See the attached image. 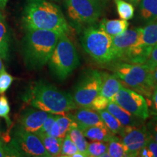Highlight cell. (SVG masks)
<instances>
[{"label": "cell", "mask_w": 157, "mask_h": 157, "mask_svg": "<svg viewBox=\"0 0 157 157\" xmlns=\"http://www.w3.org/2000/svg\"><path fill=\"white\" fill-rule=\"evenodd\" d=\"M22 99L31 107L52 114H65L77 108L71 94L43 81L29 86Z\"/></svg>", "instance_id": "cell-1"}, {"label": "cell", "mask_w": 157, "mask_h": 157, "mask_svg": "<svg viewBox=\"0 0 157 157\" xmlns=\"http://www.w3.org/2000/svg\"><path fill=\"white\" fill-rule=\"evenodd\" d=\"M22 21L25 30L42 29L60 34L69 32V25L61 10L48 0H26Z\"/></svg>", "instance_id": "cell-2"}, {"label": "cell", "mask_w": 157, "mask_h": 157, "mask_svg": "<svg viewBox=\"0 0 157 157\" xmlns=\"http://www.w3.org/2000/svg\"><path fill=\"white\" fill-rule=\"evenodd\" d=\"M60 34L42 29H26L22 42V54L26 67L39 70L48 63Z\"/></svg>", "instance_id": "cell-3"}, {"label": "cell", "mask_w": 157, "mask_h": 157, "mask_svg": "<svg viewBox=\"0 0 157 157\" xmlns=\"http://www.w3.org/2000/svg\"><path fill=\"white\" fill-rule=\"evenodd\" d=\"M113 74L129 89L148 98L151 97L155 82L153 70L146 64H132L118 61L111 66Z\"/></svg>", "instance_id": "cell-4"}, {"label": "cell", "mask_w": 157, "mask_h": 157, "mask_svg": "<svg viewBox=\"0 0 157 157\" xmlns=\"http://www.w3.org/2000/svg\"><path fill=\"white\" fill-rule=\"evenodd\" d=\"M51 73L60 81L66 79L79 65L75 45L67 36L61 34L48 61Z\"/></svg>", "instance_id": "cell-5"}, {"label": "cell", "mask_w": 157, "mask_h": 157, "mask_svg": "<svg viewBox=\"0 0 157 157\" xmlns=\"http://www.w3.org/2000/svg\"><path fill=\"white\" fill-rule=\"evenodd\" d=\"M81 40L84 51L95 62L105 64L114 61L112 37L100 28L88 27Z\"/></svg>", "instance_id": "cell-6"}, {"label": "cell", "mask_w": 157, "mask_h": 157, "mask_svg": "<svg viewBox=\"0 0 157 157\" xmlns=\"http://www.w3.org/2000/svg\"><path fill=\"white\" fill-rule=\"evenodd\" d=\"M103 72L90 70L84 72L74 90L72 98L77 107L90 109L94 99L100 95Z\"/></svg>", "instance_id": "cell-7"}, {"label": "cell", "mask_w": 157, "mask_h": 157, "mask_svg": "<svg viewBox=\"0 0 157 157\" xmlns=\"http://www.w3.org/2000/svg\"><path fill=\"white\" fill-rule=\"evenodd\" d=\"M104 5L100 0H66L68 16L76 25L96 22L103 13Z\"/></svg>", "instance_id": "cell-8"}, {"label": "cell", "mask_w": 157, "mask_h": 157, "mask_svg": "<svg viewBox=\"0 0 157 157\" xmlns=\"http://www.w3.org/2000/svg\"><path fill=\"white\" fill-rule=\"evenodd\" d=\"M9 144L20 156L51 157L38 135L27 132L18 125L13 130Z\"/></svg>", "instance_id": "cell-9"}, {"label": "cell", "mask_w": 157, "mask_h": 157, "mask_svg": "<svg viewBox=\"0 0 157 157\" xmlns=\"http://www.w3.org/2000/svg\"><path fill=\"white\" fill-rule=\"evenodd\" d=\"M135 117L146 120L150 117L146 100L141 94L127 87L121 88L113 96L112 101Z\"/></svg>", "instance_id": "cell-10"}, {"label": "cell", "mask_w": 157, "mask_h": 157, "mask_svg": "<svg viewBox=\"0 0 157 157\" xmlns=\"http://www.w3.org/2000/svg\"><path fill=\"white\" fill-rule=\"evenodd\" d=\"M120 136L126 148L127 156L130 157L138 156L141 149L146 146L151 137L145 125L124 127Z\"/></svg>", "instance_id": "cell-11"}, {"label": "cell", "mask_w": 157, "mask_h": 157, "mask_svg": "<svg viewBox=\"0 0 157 157\" xmlns=\"http://www.w3.org/2000/svg\"><path fill=\"white\" fill-rule=\"evenodd\" d=\"M50 113L32 107L23 111L18 119V126L23 129L36 133L42 126Z\"/></svg>", "instance_id": "cell-12"}, {"label": "cell", "mask_w": 157, "mask_h": 157, "mask_svg": "<svg viewBox=\"0 0 157 157\" xmlns=\"http://www.w3.org/2000/svg\"><path fill=\"white\" fill-rule=\"evenodd\" d=\"M138 29H127L120 34L112 36L114 60H119L128 49L137 42Z\"/></svg>", "instance_id": "cell-13"}, {"label": "cell", "mask_w": 157, "mask_h": 157, "mask_svg": "<svg viewBox=\"0 0 157 157\" xmlns=\"http://www.w3.org/2000/svg\"><path fill=\"white\" fill-rule=\"evenodd\" d=\"M71 114L77 124L78 128L82 131L90 127L105 125L101 116L95 110L79 107L78 109L76 108L75 111Z\"/></svg>", "instance_id": "cell-14"}, {"label": "cell", "mask_w": 157, "mask_h": 157, "mask_svg": "<svg viewBox=\"0 0 157 157\" xmlns=\"http://www.w3.org/2000/svg\"><path fill=\"white\" fill-rule=\"evenodd\" d=\"M153 47L135 43L129 48L119 60L132 64H144L148 60Z\"/></svg>", "instance_id": "cell-15"}, {"label": "cell", "mask_w": 157, "mask_h": 157, "mask_svg": "<svg viewBox=\"0 0 157 157\" xmlns=\"http://www.w3.org/2000/svg\"><path fill=\"white\" fill-rule=\"evenodd\" d=\"M106 110L114 116L124 127H139L144 123V120L128 112L115 102L110 101Z\"/></svg>", "instance_id": "cell-16"}, {"label": "cell", "mask_w": 157, "mask_h": 157, "mask_svg": "<svg viewBox=\"0 0 157 157\" xmlns=\"http://www.w3.org/2000/svg\"><path fill=\"white\" fill-rule=\"evenodd\" d=\"M122 87V83L117 76H115L114 74L103 73L101 92H100L101 95L111 101L116 93Z\"/></svg>", "instance_id": "cell-17"}, {"label": "cell", "mask_w": 157, "mask_h": 157, "mask_svg": "<svg viewBox=\"0 0 157 157\" xmlns=\"http://www.w3.org/2000/svg\"><path fill=\"white\" fill-rule=\"evenodd\" d=\"M138 29V39L136 44L148 47L157 44V20L150 21L142 28Z\"/></svg>", "instance_id": "cell-18"}, {"label": "cell", "mask_w": 157, "mask_h": 157, "mask_svg": "<svg viewBox=\"0 0 157 157\" xmlns=\"http://www.w3.org/2000/svg\"><path fill=\"white\" fill-rule=\"evenodd\" d=\"M129 23L126 20L103 18L101 21L99 28L111 37L120 34L128 29Z\"/></svg>", "instance_id": "cell-19"}, {"label": "cell", "mask_w": 157, "mask_h": 157, "mask_svg": "<svg viewBox=\"0 0 157 157\" xmlns=\"http://www.w3.org/2000/svg\"><path fill=\"white\" fill-rule=\"evenodd\" d=\"M84 137L91 140L109 142L116 135L105 125L90 127L82 130Z\"/></svg>", "instance_id": "cell-20"}, {"label": "cell", "mask_w": 157, "mask_h": 157, "mask_svg": "<svg viewBox=\"0 0 157 157\" xmlns=\"http://www.w3.org/2000/svg\"><path fill=\"white\" fill-rule=\"evenodd\" d=\"M2 10L0 8V57L7 60L10 52V33Z\"/></svg>", "instance_id": "cell-21"}, {"label": "cell", "mask_w": 157, "mask_h": 157, "mask_svg": "<svg viewBox=\"0 0 157 157\" xmlns=\"http://www.w3.org/2000/svg\"><path fill=\"white\" fill-rule=\"evenodd\" d=\"M38 135L50 156H60L63 139L50 136L46 133H35Z\"/></svg>", "instance_id": "cell-22"}, {"label": "cell", "mask_w": 157, "mask_h": 157, "mask_svg": "<svg viewBox=\"0 0 157 157\" xmlns=\"http://www.w3.org/2000/svg\"><path fill=\"white\" fill-rule=\"evenodd\" d=\"M139 13L147 23L157 20V0H140Z\"/></svg>", "instance_id": "cell-23"}, {"label": "cell", "mask_w": 157, "mask_h": 157, "mask_svg": "<svg viewBox=\"0 0 157 157\" xmlns=\"http://www.w3.org/2000/svg\"><path fill=\"white\" fill-rule=\"evenodd\" d=\"M56 123L59 130V138L64 139L72 127H78L70 112L62 115H58Z\"/></svg>", "instance_id": "cell-24"}, {"label": "cell", "mask_w": 157, "mask_h": 157, "mask_svg": "<svg viewBox=\"0 0 157 157\" xmlns=\"http://www.w3.org/2000/svg\"><path fill=\"white\" fill-rule=\"evenodd\" d=\"M99 115L101 116L102 120H103L104 124L109 128L110 130L115 135H121L122 132L124 127L119 121L114 116L109 112L106 109L102 110V111H98Z\"/></svg>", "instance_id": "cell-25"}, {"label": "cell", "mask_w": 157, "mask_h": 157, "mask_svg": "<svg viewBox=\"0 0 157 157\" xmlns=\"http://www.w3.org/2000/svg\"><path fill=\"white\" fill-rule=\"evenodd\" d=\"M68 136L77 147L78 152L87 156V142L82 131L78 127H72L68 133Z\"/></svg>", "instance_id": "cell-26"}, {"label": "cell", "mask_w": 157, "mask_h": 157, "mask_svg": "<svg viewBox=\"0 0 157 157\" xmlns=\"http://www.w3.org/2000/svg\"><path fill=\"white\" fill-rule=\"evenodd\" d=\"M108 154L110 157H126L127 151L121 139L114 135L108 142Z\"/></svg>", "instance_id": "cell-27"}, {"label": "cell", "mask_w": 157, "mask_h": 157, "mask_svg": "<svg viewBox=\"0 0 157 157\" xmlns=\"http://www.w3.org/2000/svg\"><path fill=\"white\" fill-rule=\"evenodd\" d=\"M115 4L118 15L121 19L128 21L132 18L135 14V8L132 4L125 0H115Z\"/></svg>", "instance_id": "cell-28"}, {"label": "cell", "mask_w": 157, "mask_h": 157, "mask_svg": "<svg viewBox=\"0 0 157 157\" xmlns=\"http://www.w3.org/2000/svg\"><path fill=\"white\" fill-rule=\"evenodd\" d=\"M108 151V142L93 140L87 144V156L103 157Z\"/></svg>", "instance_id": "cell-29"}, {"label": "cell", "mask_w": 157, "mask_h": 157, "mask_svg": "<svg viewBox=\"0 0 157 157\" xmlns=\"http://www.w3.org/2000/svg\"><path fill=\"white\" fill-rule=\"evenodd\" d=\"M78 151L77 147L74 144V143L72 141L68 135L65 137V138L63 140L62 143V148H61V154L60 156H72Z\"/></svg>", "instance_id": "cell-30"}, {"label": "cell", "mask_w": 157, "mask_h": 157, "mask_svg": "<svg viewBox=\"0 0 157 157\" xmlns=\"http://www.w3.org/2000/svg\"><path fill=\"white\" fill-rule=\"evenodd\" d=\"M10 107L8 100L6 96H0V117L4 118L7 122V127H10L12 125V121L10 119Z\"/></svg>", "instance_id": "cell-31"}, {"label": "cell", "mask_w": 157, "mask_h": 157, "mask_svg": "<svg viewBox=\"0 0 157 157\" xmlns=\"http://www.w3.org/2000/svg\"><path fill=\"white\" fill-rule=\"evenodd\" d=\"M138 156L157 157V142L151 137L146 146L143 148L139 153Z\"/></svg>", "instance_id": "cell-32"}, {"label": "cell", "mask_w": 157, "mask_h": 157, "mask_svg": "<svg viewBox=\"0 0 157 157\" xmlns=\"http://www.w3.org/2000/svg\"><path fill=\"white\" fill-rule=\"evenodd\" d=\"M14 78L4 70L0 73V95H3L13 84Z\"/></svg>", "instance_id": "cell-33"}, {"label": "cell", "mask_w": 157, "mask_h": 157, "mask_svg": "<svg viewBox=\"0 0 157 157\" xmlns=\"http://www.w3.org/2000/svg\"><path fill=\"white\" fill-rule=\"evenodd\" d=\"M110 101L109 99H107L106 98H105L104 96L101 95L100 94L99 95H98L93 103H91V105H90V109L95 110L96 111H102V110L106 109V108L109 105Z\"/></svg>", "instance_id": "cell-34"}, {"label": "cell", "mask_w": 157, "mask_h": 157, "mask_svg": "<svg viewBox=\"0 0 157 157\" xmlns=\"http://www.w3.org/2000/svg\"><path fill=\"white\" fill-rule=\"evenodd\" d=\"M20 157L15 149L10 146L9 143L0 139V157Z\"/></svg>", "instance_id": "cell-35"}, {"label": "cell", "mask_w": 157, "mask_h": 157, "mask_svg": "<svg viewBox=\"0 0 157 157\" xmlns=\"http://www.w3.org/2000/svg\"><path fill=\"white\" fill-rule=\"evenodd\" d=\"M57 117H58V115L57 114L50 113L48 118L45 119L44 123H43L42 127H41L38 132L36 133H46V134H48V133L50 132L52 124H53L55 121H56Z\"/></svg>", "instance_id": "cell-36"}, {"label": "cell", "mask_w": 157, "mask_h": 157, "mask_svg": "<svg viewBox=\"0 0 157 157\" xmlns=\"http://www.w3.org/2000/svg\"><path fill=\"white\" fill-rule=\"evenodd\" d=\"M146 128L152 138L157 142V114L153 116L149 119L147 122Z\"/></svg>", "instance_id": "cell-37"}, {"label": "cell", "mask_w": 157, "mask_h": 157, "mask_svg": "<svg viewBox=\"0 0 157 157\" xmlns=\"http://www.w3.org/2000/svg\"><path fill=\"white\" fill-rule=\"evenodd\" d=\"M144 64L148 66L152 70L157 66V44L153 47L148 60Z\"/></svg>", "instance_id": "cell-38"}, {"label": "cell", "mask_w": 157, "mask_h": 157, "mask_svg": "<svg viewBox=\"0 0 157 157\" xmlns=\"http://www.w3.org/2000/svg\"><path fill=\"white\" fill-rule=\"evenodd\" d=\"M151 105L153 107V109L157 113V84H155V87L153 90L151 95ZM157 114V113H156Z\"/></svg>", "instance_id": "cell-39"}, {"label": "cell", "mask_w": 157, "mask_h": 157, "mask_svg": "<svg viewBox=\"0 0 157 157\" xmlns=\"http://www.w3.org/2000/svg\"><path fill=\"white\" fill-rule=\"evenodd\" d=\"M153 78H154L155 84H157V66L153 69Z\"/></svg>", "instance_id": "cell-40"}, {"label": "cell", "mask_w": 157, "mask_h": 157, "mask_svg": "<svg viewBox=\"0 0 157 157\" xmlns=\"http://www.w3.org/2000/svg\"><path fill=\"white\" fill-rule=\"evenodd\" d=\"M8 1L9 0H0V8L2 10L5 9Z\"/></svg>", "instance_id": "cell-41"}, {"label": "cell", "mask_w": 157, "mask_h": 157, "mask_svg": "<svg viewBox=\"0 0 157 157\" xmlns=\"http://www.w3.org/2000/svg\"><path fill=\"white\" fill-rule=\"evenodd\" d=\"M125 1L128 2L133 4L134 5H137L139 3H140V0H125Z\"/></svg>", "instance_id": "cell-42"}, {"label": "cell", "mask_w": 157, "mask_h": 157, "mask_svg": "<svg viewBox=\"0 0 157 157\" xmlns=\"http://www.w3.org/2000/svg\"><path fill=\"white\" fill-rule=\"evenodd\" d=\"M4 70H5V66H4V64H3L2 58L0 57V73H1V72Z\"/></svg>", "instance_id": "cell-43"}, {"label": "cell", "mask_w": 157, "mask_h": 157, "mask_svg": "<svg viewBox=\"0 0 157 157\" xmlns=\"http://www.w3.org/2000/svg\"><path fill=\"white\" fill-rule=\"evenodd\" d=\"M100 1H101L102 2H103L104 4H105V2H106L108 1V0H100Z\"/></svg>", "instance_id": "cell-44"}, {"label": "cell", "mask_w": 157, "mask_h": 157, "mask_svg": "<svg viewBox=\"0 0 157 157\" xmlns=\"http://www.w3.org/2000/svg\"><path fill=\"white\" fill-rule=\"evenodd\" d=\"M2 134V131H1V127H0V135Z\"/></svg>", "instance_id": "cell-45"}]
</instances>
